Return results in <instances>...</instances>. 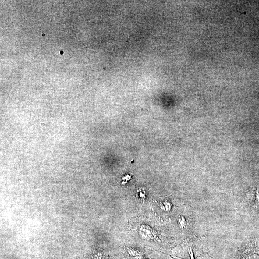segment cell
Segmentation results:
<instances>
[{
  "label": "cell",
  "mask_w": 259,
  "mask_h": 259,
  "mask_svg": "<svg viewBox=\"0 0 259 259\" xmlns=\"http://www.w3.org/2000/svg\"><path fill=\"white\" fill-rule=\"evenodd\" d=\"M140 233L142 237L148 239H153L157 237V235L155 234L153 230L147 225H143L141 226L140 229Z\"/></svg>",
  "instance_id": "cell-1"
},
{
  "label": "cell",
  "mask_w": 259,
  "mask_h": 259,
  "mask_svg": "<svg viewBox=\"0 0 259 259\" xmlns=\"http://www.w3.org/2000/svg\"><path fill=\"white\" fill-rule=\"evenodd\" d=\"M137 193L139 197L142 199H144L145 198V193L144 190H142L141 189L137 190Z\"/></svg>",
  "instance_id": "cell-2"
},
{
  "label": "cell",
  "mask_w": 259,
  "mask_h": 259,
  "mask_svg": "<svg viewBox=\"0 0 259 259\" xmlns=\"http://www.w3.org/2000/svg\"><path fill=\"white\" fill-rule=\"evenodd\" d=\"M131 179V176L129 175H127L126 176H124V177H123L122 180H123V181H122V184H125L126 183H127V181L128 180H130Z\"/></svg>",
  "instance_id": "cell-3"
},
{
  "label": "cell",
  "mask_w": 259,
  "mask_h": 259,
  "mask_svg": "<svg viewBox=\"0 0 259 259\" xmlns=\"http://www.w3.org/2000/svg\"><path fill=\"white\" fill-rule=\"evenodd\" d=\"M179 225H180L181 228H183L184 226H185V225H186L185 219H184V218L183 217H182L181 218L179 219Z\"/></svg>",
  "instance_id": "cell-4"
},
{
  "label": "cell",
  "mask_w": 259,
  "mask_h": 259,
  "mask_svg": "<svg viewBox=\"0 0 259 259\" xmlns=\"http://www.w3.org/2000/svg\"><path fill=\"white\" fill-rule=\"evenodd\" d=\"M189 254L190 255V259H194V258L193 254V250H192V248H190L189 250Z\"/></svg>",
  "instance_id": "cell-5"
}]
</instances>
